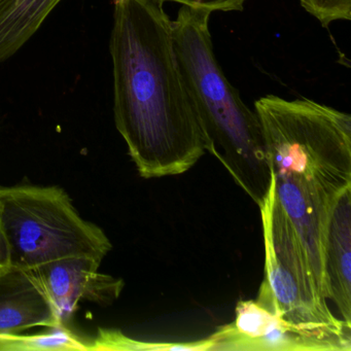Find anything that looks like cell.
<instances>
[{
  "label": "cell",
  "instance_id": "6da1fadb",
  "mask_svg": "<svg viewBox=\"0 0 351 351\" xmlns=\"http://www.w3.org/2000/svg\"><path fill=\"white\" fill-rule=\"evenodd\" d=\"M110 52L114 123L139 176L189 171L207 153L208 141L178 66L163 5L114 0Z\"/></svg>",
  "mask_w": 351,
  "mask_h": 351
},
{
  "label": "cell",
  "instance_id": "7a4b0ae2",
  "mask_svg": "<svg viewBox=\"0 0 351 351\" xmlns=\"http://www.w3.org/2000/svg\"><path fill=\"white\" fill-rule=\"evenodd\" d=\"M211 14L182 5L172 21L174 53L208 141L207 153L262 207L272 180L262 127L217 63L209 30Z\"/></svg>",
  "mask_w": 351,
  "mask_h": 351
},
{
  "label": "cell",
  "instance_id": "3957f363",
  "mask_svg": "<svg viewBox=\"0 0 351 351\" xmlns=\"http://www.w3.org/2000/svg\"><path fill=\"white\" fill-rule=\"evenodd\" d=\"M271 172L338 197L351 186V116L307 98L254 102Z\"/></svg>",
  "mask_w": 351,
  "mask_h": 351
},
{
  "label": "cell",
  "instance_id": "277c9868",
  "mask_svg": "<svg viewBox=\"0 0 351 351\" xmlns=\"http://www.w3.org/2000/svg\"><path fill=\"white\" fill-rule=\"evenodd\" d=\"M112 248L104 230L80 215L63 189L0 188V266L29 271L69 256L102 261Z\"/></svg>",
  "mask_w": 351,
  "mask_h": 351
},
{
  "label": "cell",
  "instance_id": "5b68a950",
  "mask_svg": "<svg viewBox=\"0 0 351 351\" xmlns=\"http://www.w3.org/2000/svg\"><path fill=\"white\" fill-rule=\"evenodd\" d=\"M260 210L265 276L256 301L291 326L319 337L335 351H350L351 326L328 308L295 227L275 199L273 176Z\"/></svg>",
  "mask_w": 351,
  "mask_h": 351
},
{
  "label": "cell",
  "instance_id": "8992f818",
  "mask_svg": "<svg viewBox=\"0 0 351 351\" xmlns=\"http://www.w3.org/2000/svg\"><path fill=\"white\" fill-rule=\"evenodd\" d=\"M101 262L92 256H69L29 270L59 324H69L81 302L108 306L119 299L124 281L99 272Z\"/></svg>",
  "mask_w": 351,
  "mask_h": 351
},
{
  "label": "cell",
  "instance_id": "52a82bcc",
  "mask_svg": "<svg viewBox=\"0 0 351 351\" xmlns=\"http://www.w3.org/2000/svg\"><path fill=\"white\" fill-rule=\"evenodd\" d=\"M231 324L209 336L211 350L335 351L315 335L304 332L256 301H240Z\"/></svg>",
  "mask_w": 351,
  "mask_h": 351
},
{
  "label": "cell",
  "instance_id": "ba28073f",
  "mask_svg": "<svg viewBox=\"0 0 351 351\" xmlns=\"http://www.w3.org/2000/svg\"><path fill=\"white\" fill-rule=\"evenodd\" d=\"M324 281L326 300L336 304L342 320L351 326V186L330 211L324 242Z\"/></svg>",
  "mask_w": 351,
  "mask_h": 351
},
{
  "label": "cell",
  "instance_id": "9c48e42d",
  "mask_svg": "<svg viewBox=\"0 0 351 351\" xmlns=\"http://www.w3.org/2000/svg\"><path fill=\"white\" fill-rule=\"evenodd\" d=\"M59 324L30 271L0 266V336Z\"/></svg>",
  "mask_w": 351,
  "mask_h": 351
},
{
  "label": "cell",
  "instance_id": "30bf717a",
  "mask_svg": "<svg viewBox=\"0 0 351 351\" xmlns=\"http://www.w3.org/2000/svg\"><path fill=\"white\" fill-rule=\"evenodd\" d=\"M61 0H0V63L36 34Z\"/></svg>",
  "mask_w": 351,
  "mask_h": 351
},
{
  "label": "cell",
  "instance_id": "8fae6325",
  "mask_svg": "<svg viewBox=\"0 0 351 351\" xmlns=\"http://www.w3.org/2000/svg\"><path fill=\"white\" fill-rule=\"evenodd\" d=\"M54 350H91V348L64 324H56L38 334L17 332L0 336V351Z\"/></svg>",
  "mask_w": 351,
  "mask_h": 351
},
{
  "label": "cell",
  "instance_id": "7c38bea8",
  "mask_svg": "<svg viewBox=\"0 0 351 351\" xmlns=\"http://www.w3.org/2000/svg\"><path fill=\"white\" fill-rule=\"evenodd\" d=\"M210 339L188 343H147L132 340L117 332H106L98 337L92 349H118V350H211Z\"/></svg>",
  "mask_w": 351,
  "mask_h": 351
},
{
  "label": "cell",
  "instance_id": "4fadbf2b",
  "mask_svg": "<svg viewBox=\"0 0 351 351\" xmlns=\"http://www.w3.org/2000/svg\"><path fill=\"white\" fill-rule=\"evenodd\" d=\"M300 5L322 27H328L332 22L351 20V0H300Z\"/></svg>",
  "mask_w": 351,
  "mask_h": 351
},
{
  "label": "cell",
  "instance_id": "5bb4252c",
  "mask_svg": "<svg viewBox=\"0 0 351 351\" xmlns=\"http://www.w3.org/2000/svg\"><path fill=\"white\" fill-rule=\"evenodd\" d=\"M156 3L164 5L165 3H180L186 7L198 8L213 12H242L246 0H154Z\"/></svg>",
  "mask_w": 351,
  "mask_h": 351
}]
</instances>
